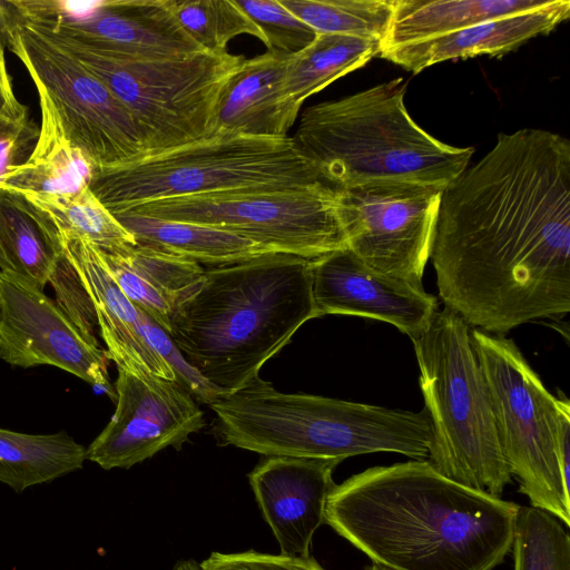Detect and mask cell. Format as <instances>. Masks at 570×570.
<instances>
[{
  "instance_id": "6da1fadb",
  "label": "cell",
  "mask_w": 570,
  "mask_h": 570,
  "mask_svg": "<svg viewBox=\"0 0 570 570\" xmlns=\"http://www.w3.org/2000/svg\"><path fill=\"white\" fill-rule=\"evenodd\" d=\"M430 258L439 296L494 335L570 311V141L525 128L441 193Z\"/></svg>"
},
{
  "instance_id": "7a4b0ae2",
  "label": "cell",
  "mask_w": 570,
  "mask_h": 570,
  "mask_svg": "<svg viewBox=\"0 0 570 570\" xmlns=\"http://www.w3.org/2000/svg\"><path fill=\"white\" fill-rule=\"evenodd\" d=\"M519 507L411 460L335 484L325 523L389 570H493L511 551Z\"/></svg>"
},
{
  "instance_id": "3957f363",
  "label": "cell",
  "mask_w": 570,
  "mask_h": 570,
  "mask_svg": "<svg viewBox=\"0 0 570 570\" xmlns=\"http://www.w3.org/2000/svg\"><path fill=\"white\" fill-rule=\"evenodd\" d=\"M312 288L313 259L287 253L205 267L174 311L169 336L212 385L233 393L317 317Z\"/></svg>"
},
{
  "instance_id": "277c9868",
  "label": "cell",
  "mask_w": 570,
  "mask_h": 570,
  "mask_svg": "<svg viewBox=\"0 0 570 570\" xmlns=\"http://www.w3.org/2000/svg\"><path fill=\"white\" fill-rule=\"evenodd\" d=\"M222 444L265 456L343 461L395 452L428 459L432 426L425 409L412 412L332 397L278 392L256 376L209 405Z\"/></svg>"
},
{
  "instance_id": "5b68a950",
  "label": "cell",
  "mask_w": 570,
  "mask_h": 570,
  "mask_svg": "<svg viewBox=\"0 0 570 570\" xmlns=\"http://www.w3.org/2000/svg\"><path fill=\"white\" fill-rule=\"evenodd\" d=\"M402 78L320 102L292 137L336 189L371 181H411L444 189L465 169L472 147L446 145L409 115Z\"/></svg>"
},
{
  "instance_id": "8992f818",
  "label": "cell",
  "mask_w": 570,
  "mask_h": 570,
  "mask_svg": "<svg viewBox=\"0 0 570 570\" xmlns=\"http://www.w3.org/2000/svg\"><path fill=\"white\" fill-rule=\"evenodd\" d=\"M471 328L444 306L413 341L432 426L428 462L446 478L500 497L512 475L501 451Z\"/></svg>"
},
{
  "instance_id": "52a82bcc",
  "label": "cell",
  "mask_w": 570,
  "mask_h": 570,
  "mask_svg": "<svg viewBox=\"0 0 570 570\" xmlns=\"http://www.w3.org/2000/svg\"><path fill=\"white\" fill-rule=\"evenodd\" d=\"M320 181L325 180L292 137L217 132L121 166L96 169L89 188L117 214L160 198L297 188Z\"/></svg>"
},
{
  "instance_id": "ba28073f",
  "label": "cell",
  "mask_w": 570,
  "mask_h": 570,
  "mask_svg": "<svg viewBox=\"0 0 570 570\" xmlns=\"http://www.w3.org/2000/svg\"><path fill=\"white\" fill-rule=\"evenodd\" d=\"M51 40L99 78L128 109L147 154L212 136L218 100L245 60L243 56L209 51L171 59L134 58Z\"/></svg>"
},
{
  "instance_id": "9c48e42d",
  "label": "cell",
  "mask_w": 570,
  "mask_h": 570,
  "mask_svg": "<svg viewBox=\"0 0 570 570\" xmlns=\"http://www.w3.org/2000/svg\"><path fill=\"white\" fill-rule=\"evenodd\" d=\"M487 381L501 451L519 491L532 507L570 525V489L557 455L558 400L513 340L471 328Z\"/></svg>"
},
{
  "instance_id": "30bf717a",
  "label": "cell",
  "mask_w": 570,
  "mask_h": 570,
  "mask_svg": "<svg viewBox=\"0 0 570 570\" xmlns=\"http://www.w3.org/2000/svg\"><path fill=\"white\" fill-rule=\"evenodd\" d=\"M125 212L229 230L273 252L308 259L347 247L337 189L326 181L160 198Z\"/></svg>"
},
{
  "instance_id": "8fae6325",
  "label": "cell",
  "mask_w": 570,
  "mask_h": 570,
  "mask_svg": "<svg viewBox=\"0 0 570 570\" xmlns=\"http://www.w3.org/2000/svg\"><path fill=\"white\" fill-rule=\"evenodd\" d=\"M9 49L26 67L39 99L52 109L66 138L95 170L121 166L147 154L128 109L71 53L20 19Z\"/></svg>"
},
{
  "instance_id": "7c38bea8",
  "label": "cell",
  "mask_w": 570,
  "mask_h": 570,
  "mask_svg": "<svg viewBox=\"0 0 570 570\" xmlns=\"http://www.w3.org/2000/svg\"><path fill=\"white\" fill-rule=\"evenodd\" d=\"M442 190L411 181L337 189L347 248L372 269L422 286Z\"/></svg>"
},
{
  "instance_id": "4fadbf2b",
  "label": "cell",
  "mask_w": 570,
  "mask_h": 570,
  "mask_svg": "<svg viewBox=\"0 0 570 570\" xmlns=\"http://www.w3.org/2000/svg\"><path fill=\"white\" fill-rule=\"evenodd\" d=\"M19 19L56 41L101 53L171 59L204 51L180 27L169 0H48Z\"/></svg>"
},
{
  "instance_id": "5bb4252c",
  "label": "cell",
  "mask_w": 570,
  "mask_h": 570,
  "mask_svg": "<svg viewBox=\"0 0 570 570\" xmlns=\"http://www.w3.org/2000/svg\"><path fill=\"white\" fill-rule=\"evenodd\" d=\"M117 368L115 413L86 459L105 470L129 469L168 446L180 450L205 426L203 411L176 382Z\"/></svg>"
},
{
  "instance_id": "9a60e30c",
  "label": "cell",
  "mask_w": 570,
  "mask_h": 570,
  "mask_svg": "<svg viewBox=\"0 0 570 570\" xmlns=\"http://www.w3.org/2000/svg\"><path fill=\"white\" fill-rule=\"evenodd\" d=\"M0 357L13 366L53 365L116 402L108 354L89 343L43 291L0 272Z\"/></svg>"
},
{
  "instance_id": "2e32d148",
  "label": "cell",
  "mask_w": 570,
  "mask_h": 570,
  "mask_svg": "<svg viewBox=\"0 0 570 570\" xmlns=\"http://www.w3.org/2000/svg\"><path fill=\"white\" fill-rule=\"evenodd\" d=\"M313 301L317 317L338 314L394 325L412 342L428 330L438 298L415 285L365 265L350 248L313 259Z\"/></svg>"
},
{
  "instance_id": "e0dca14e",
  "label": "cell",
  "mask_w": 570,
  "mask_h": 570,
  "mask_svg": "<svg viewBox=\"0 0 570 570\" xmlns=\"http://www.w3.org/2000/svg\"><path fill=\"white\" fill-rule=\"evenodd\" d=\"M338 460L266 456L248 474L263 517L281 553L311 556L316 530L325 523L327 498Z\"/></svg>"
},
{
  "instance_id": "ac0fdd59",
  "label": "cell",
  "mask_w": 570,
  "mask_h": 570,
  "mask_svg": "<svg viewBox=\"0 0 570 570\" xmlns=\"http://www.w3.org/2000/svg\"><path fill=\"white\" fill-rule=\"evenodd\" d=\"M61 239L66 256L91 297L109 358L132 374L176 382L170 366L144 336L138 308L110 275L99 249L82 239Z\"/></svg>"
},
{
  "instance_id": "d6986e66",
  "label": "cell",
  "mask_w": 570,
  "mask_h": 570,
  "mask_svg": "<svg viewBox=\"0 0 570 570\" xmlns=\"http://www.w3.org/2000/svg\"><path fill=\"white\" fill-rule=\"evenodd\" d=\"M570 16V1L548 0L539 8L487 20L455 32L392 47L380 57L417 73L445 60L480 55L500 56L547 35Z\"/></svg>"
},
{
  "instance_id": "ffe728a7",
  "label": "cell",
  "mask_w": 570,
  "mask_h": 570,
  "mask_svg": "<svg viewBox=\"0 0 570 570\" xmlns=\"http://www.w3.org/2000/svg\"><path fill=\"white\" fill-rule=\"evenodd\" d=\"M291 56L267 50L244 60L218 100L213 135L287 137L299 111L285 95Z\"/></svg>"
},
{
  "instance_id": "44dd1931",
  "label": "cell",
  "mask_w": 570,
  "mask_h": 570,
  "mask_svg": "<svg viewBox=\"0 0 570 570\" xmlns=\"http://www.w3.org/2000/svg\"><path fill=\"white\" fill-rule=\"evenodd\" d=\"M99 252L124 294L169 334L174 311L195 291L205 267L191 259L137 243L117 250Z\"/></svg>"
},
{
  "instance_id": "7402d4cb",
  "label": "cell",
  "mask_w": 570,
  "mask_h": 570,
  "mask_svg": "<svg viewBox=\"0 0 570 570\" xmlns=\"http://www.w3.org/2000/svg\"><path fill=\"white\" fill-rule=\"evenodd\" d=\"M62 239L49 214L24 194L0 187V268L43 289Z\"/></svg>"
},
{
  "instance_id": "603a6c76",
  "label": "cell",
  "mask_w": 570,
  "mask_h": 570,
  "mask_svg": "<svg viewBox=\"0 0 570 570\" xmlns=\"http://www.w3.org/2000/svg\"><path fill=\"white\" fill-rule=\"evenodd\" d=\"M114 215L137 244L191 259L204 267L228 265L267 253H277L247 237L220 228L129 212Z\"/></svg>"
},
{
  "instance_id": "cb8c5ba5",
  "label": "cell",
  "mask_w": 570,
  "mask_h": 570,
  "mask_svg": "<svg viewBox=\"0 0 570 570\" xmlns=\"http://www.w3.org/2000/svg\"><path fill=\"white\" fill-rule=\"evenodd\" d=\"M41 124L28 159L12 168L0 187L24 195L75 194L89 186L95 168L66 138L56 115L39 99Z\"/></svg>"
},
{
  "instance_id": "d4e9b609",
  "label": "cell",
  "mask_w": 570,
  "mask_h": 570,
  "mask_svg": "<svg viewBox=\"0 0 570 570\" xmlns=\"http://www.w3.org/2000/svg\"><path fill=\"white\" fill-rule=\"evenodd\" d=\"M548 0H395L391 27L381 51L521 13Z\"/></svg>"
},
{
  "instance_id": "484cf974",
  "label": "cell",
  "mask_w": 570,
  "mask_h": 570,
  "mask_svg": "<svg viewBox=\"0 0 570 570\" xmlns=\"http://www.w3.org/2000/svg\"><path fill=\"white\" fill-rule=\"evenodd\" d=\"M86 449L67 432L27 434L0 429V482L16 492L82 468Z\"/></svg>"
},
{
  "instance_id": "4316f807",
  "label": "cell",
  "mask_w": 570,
  "mask_h": 570,
  "mask_svg": "<svg viewBox=\"0 0 570 570\" xmlns=\"http://www.w3.org/2000/svg\"><path fill=\"white\" fill-rule=\"evenodd\" d=\"M381 42L353 36L317 33L314 41L294 53L285 76V95L301 109L312 95L380 55Z\"/></svg>"
},
{
  "instance_id": "83f0119b",
  "label": "cell",
  "mask_w": 570,
  "mask_h": 570,
  "mask_svg": "<svg viewBox=\"0 0 570 570\" xmlns=\"http://www.w3.org/2000/svg\"><path fill=\"white\" fill-rule=\"evenodd\" d=\"M26 196L49 214L61 238L82 239L105 252L136 244L89 186L75 194Z\"/></svg>"
},
{
  "instance_id": "f1b7e54d",
  "label": "cell",
  "mask_w": 570,
  "mask_h": 570,
  "mask_svg": "<svg viewBox=\"0 0 570 570\" xmlns=\"http://www.w3.org/2000/svg\"><path fill=\"white\" fill-rule=\"evenodd\" d=\"M316 33L385 40L395 0H279Z\"/></svg>"
},
{
  "instance_id": "f546056e",
  "label": "cell",
  "mask_w": 570,
  "mask_h": 570,
  "mask_svg": "<svg viewBox=\"0 0 570 570\" xmlns=\"http://www.w3.org/2000/svg\"><path fill=\"white\" fill-rule=\"evenodd\" d=\"M513 570H570V537L553 514L519 507L512 541Z\"/></svg>"
},
{
  "instance_id": "4dcf8cb0",
  "label": "cell",
  "mask_w": 570,
  "mask_h": 570,
  "mask_svg": "<svg viewBox=\"0 0 570 570\" xmlns=\"http://www.w3.org/2000/svg\"><path fill=\"white\" fill-rule=\"evenodd\" d=\"M169 7L180 27L204 51L227 52L228 42L240 35L264 42L261 30L236 0H169Z\"/></svg>"
},
{
  "instance_id": "1f68e13d",
  "label": "cell",
  "mask_w": 570,
  "mask_h": 570,
  "mask_svg": "<svg viewBox=\"0 0 570 570\" xmlns=\"http://www.w3.org/2000/svg\"><path fill=\"white\" fill-rule=\"evenodd\" d=\"M261 30L267 50L294 55L311 45L317 33L279 0H236Z\"/></svg>"
},
{
  "instance_id": "d6a6232c",
  "label": "cell",
  "mask_w": 570,
  "mask_h": 570,
  "mask_svg": "<svg viewBox=\"0 0 570 570\" xmlns=\"http://www.w3.org/2000/svg\"><path fill=\"white\" fill-rule=\"evenodd\" d=\"M49 283L55 288L57 306L89 343L100 346L96 337L98 320L94 303L65 252L58 258Z\"/></svg>"
},
{
  "instance_id": "836d02e7",
  "label": "cell",
  "mask_w": 570,
  "mask_h": 570,
  "mask_svg": "<svg viewBox=\"0 0 570 570\" xmlns=\"http://www.w3.org/2000/svg\"><path fill=\"white\" fill-rule=\"evenodd\" d=\"M138 311L144 336L170 366L175 373L176 383L187 391L196 402L208 406L223 396V392L212 385L186 361L169 334L157 325L146 313L139 308Z\"/></svg>"
},
{
  "instance_id": "e575fe53",
  "label": "cell",
  "mask_w": 570,
  "mask_h": 570,
  "mask_svg": "<svg viewBox=\"0 0 570 570\" xmlns=\"http://www.w3.org/2000/svg\"><path fill=\"white\" fill-rule=\"evenodd\" d=\"M203 570H325L312 556L293 558L254 550L212 552L200 562Z\"/></svg>"
},
{
  "instance_id": "d590c367",
  "label": "cell",
  "mask_w": 570,
  "mask_h": 570,
  "mask_svg": "<svg viewBox=\"0 0 570 570\" xmlns=\"http://www.w3.org/2000/svg\"><path fill=\"white\" fill-rule=\"evenodd\" d=\"M38 136L39 128L29 118L21 121L0 118V185L12 168L28 159Z\"/></svg>"
},
{
  "instance_id": "8d00e7d4",
  "label": "cell",
  "mask_w": 570,
  "mask_h": 570,
  "mask_svg": "<svg viewBox=\"0 0 570 570\" xmlns=\"http://www.w3.org/2000/svg\"><path fill=\"white\" fill-rule=\"evenodd\" d=\"M4 47L0 45V118L21 121L28 117V108L16 97L7 69Z\"/></svg>"
},
{
  "instance_id": "74e56055",
  "label": "cell",
  "mask_w": 570,
  "mask_h": 570,
  "mask_svg": "<svg viewBox=\"0 0 570 570\" xmlns=\"http://www.w3.org/2000/svg\"><path fill=\"white\" fill-rule=\"evenodd\" d=\"M19 18L12 1L0 0V45L9 48Z\"/></svg>"
},
{
  "instance_id": "f35d334b",
  "label": "cell",
  "mask_w": 570,
  "mask_h": 570,
  "mask_svg": "<svg viewBox=\"0 0 570 570\" xmlns=\"http://www.w3.org/2000/svg\"><path fill=\"white\" fill-rule=\"evenodd\" d=\"M171 570H203L200 563L194 559L179 560Z\"/></svg>"
},
{
  "instance_id": "ab89813d",
  "label": "cell",
  "mask_w": 570,
  "mask_h": 570,
  "mask_svg": "<svg viewBox=\"0 0 570 570\" xmlns=\"http://www.w3.org/2000/svg\"><path fill=\"white\" fill-rule=\"evenodd\" d=\"M364 570H389V569H385V568H383V567H381V566H377V564H375V563H372V564H370V566L365 567V569H364Z\"/></svg>"
}]
</instances>
